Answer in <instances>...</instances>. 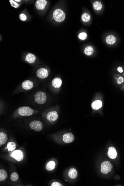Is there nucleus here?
Returning a JSON list of instances; mask_svg holds the SVG:
<instances>
[{
    "instance_id": "1",
    "label": "nucleus",
    "mask_w": 124,
    "mask_h": 186,
    "mask_svg": "<svg viewBox=\"0 0 124 186\" xmlns=\"http://www.w3.org/2000/svg\"><path fill=\"white\" fill-rule=\"evenodd\" d=\"M47 98L46 94L43 91H38L34 95L35 101L38 104H44L46 102Z\"/></svg>"
},
{
    "instance_id": "2",
    "label": "nucleus",
    "mask_w": 124,
    "mask_h": 186,
    "mask_svg": "<svg viewBox=\"0 0 124 186\" xmlns=\"http://www.w3.org/2000/svg\"><path fill=\"white\" fill-rule=\"evenodd\" d=\"M53 17L54 20L57 22H62L65 20L66 14L61 10L57 9L53 12Z\"/></svg>"
},
{
    "instance_id": "3",
    "label": "nucleus",
    "mask_w": 124,
    "mask_h": 186,
    "mask_svg": "<svg viewBox=\"0 0 124 186\" xmlns=\"http://www.w3.org/2000/svg\"><path fill=\"white\" fill-rule=\"evenodd\" d=\"M34 111L31 108L27 106L20 108L18 109V113L21 116H29L32 115Z\"/></svg>"
},
{
    "instance_id": "4",
    "label": "nucleus",
    "mask_w": 124,
    "mask_h": 186,
    "mask_svg": "<svg viewBox=\"0 0 124 186\" xmlns=\"http://www.w3.org/2000/svg\"><path fill=\"white\" fill-rule=\"evenodd\" d=\"M112 167L113 166L110 162L105 161L101 165V171L103 174H107L111 171Z\"/></svg>"
},
{
    "instance_id": "5",
    "label": "nucleus",
    "mask_w": 124,
    "mask_h": 186,
    "mask_svg": "<svg viewBox=\"0 0 124 186\" xmlns=\"http://www.w3.org/2000/svg\"><path fill=\"white\" fill-rule=\"evenodd\" d=\"M30 127L32 130L37 132H40L42 130L43 125L40 121L38 120H34L30 123Z\"/></svg>"
},
{
    "instance_id": "6",
    "label": "nucleus",
    "mask_w": 124,
    "mask_h": 186,
    "mask_svg": "<svg viewBox=\"0 0 124 186\" xmlns=\"http://www.w3.org/2000/svg\"><path fill=\"white\" fill-rule=\"evenodd\" d=\"M11 156L18 162H20L24 159V153L20 150H16L13 151L12 153Z\"/></svg>"
},
{
    "instance_id": "7",
    "label": "nucleus",
    "mask_w": 124,
    "mask_h": 186,
    "mask_svg": "<svg viewBox=\"0 0 124 186\" xmlns=\"http://www.w3.org/2000/svg\"><path fill=\"white\" fill-rule=\"evenodd\" d=\"M58 118V115L56 111H51L48 113L47 115V120L51 122H55Z\"/></svg>"
},
{
    "instance_id": "8",
    "label": "nucleus",
    "mask_w": 124,
    "mask_h": 186,
    "mask_svg": "<svg viewBox=\"0 0 124 186\" xmlns=\"http://www.w3.org/2000/svg\"><path fill=\"white\" fill-rule=\"evenodd\" d=\"M37 75L40 78H45L48 76V70L45 68H41L37 71Z\"/></svg>"
},
{
    "instance_id": "9",
    "label": "nucleus",
    "mask_w": 124,
    "mask_h": 186,
    "mask_svg": "<svg viewBox=\"0 0 124 186\" xmlns=\"http://www.w3.org/2000/svg\"><path fill=\"white\" fill-rule=\"evenodd\" d=\"M74 136L71 133H69L64 134L63 136V140L66 143H72L74 140Z\"/></svg>"
},
{
    "instance_id": "10",
    "label": "nucleus",
    "mask_w": 124,
    "mask_h": 186,
    "mask_svg": "<svg viewBox=\"0 0 124 186\" xmlns=\"http://www.w3.org/2000/svg\"><path fill=\"white\" fill-rule=\"evenodd\" d=\"M47 3V1L45 0H38L36 2L35 6L38 10H42L45 9Z\"/></svg>"
},
{
    "instance_id": "11",
    "label": "nucleus",
    "mask_w": 124,
    "mask_h": 186,
    "mask_svg": "<svg viewBox=\"0 0 124 186\" xmlns=\"http://www.w3.org/2000/svg\"><path fill=\"white\" fill-rule=\"evenodd\" d=\"M107 155L108 157L111 159H115L117 157V152L114 147H110L108 148Z\"/></svg>"
},
{
    "instance_id": "12",
    "label": "nucleus",
    "mask_w": 124,
    "mask_h": 186,
    "mask_svg": "<svg viewBox=\"0 0 124 186\" xmlns=\"http://www.w3.org/2000/svg\"><path fill=\"white\" fill-rule=\"evenodd\" d=\"M33 83L30 80H26L23 82L22 86L23 88L25 90H29L33 87Z\"/></svg>"
},
{
    "instance_id": "13",
    "label": "nucleus",
    "mask_w": 124,
    "mask_h": 186,
    "mask_svg": "<svg viewBox=\"0 0 124 186\" xmlns=\"http://www.w3.org/2000/svg\"><path fill=\"white\" fill-rule=\"evenodd\" d=\"M62 84V81L61 79L59 78H55L52 81V86L54 88H59L61 86Z\"/></svg>"
},
{
    "instance_id": "14",
    "label": "nucleus",
    "mask_w": 124,
    "mask_h": 186,
    "mask_svg": "<svg viewBox=\"0 0 124 186\" xmlns=\"http://www.w3.org/2000/svg\"><path fill=\"white\" fill-rule=\"evenodd\" d=\"M102 106V103L100 100L95 101L92 103L91 107L94 110H98Z\"/></svg>"
},
{
    "instance_id": "15",
    "label": "nucleus",
    "mask_w": 124,
    "mask_h": 186,
    "mask_svg": "<svg viewBox=\"0 0 124 186\" xmlns=\"http://www.w3.org/2000/svg\"><path fill=\"white\" fill-rule=\"evenodd\" d=\"M77 173H77V171L76 169L74 168H72L69 170V171L68 173V175L70 178L72 179H75L76 178V177H77V175H78Z\"/></svg>"
},
{
    "instance_id": "16",
    "label": "nucleus",
    "mask_w": 124,
    "mask_h": 186,
    "mask_svg": "<svg viewBox=\"0 0 124 186\" xmlns=\"http://www.w3.org/2000/svg\"><path fill=\"white\" fill-rule=\"evenodd\" d=\"M8 140L7 135L3 132L0 133V146L5 144Z\"/></svg>"
},
{
    "instance_id": "17",
    "label": "nucleus",
    "mask_w": 124,
    "mask_h": 186,
    "mask_svg": "<svg viewBox=\"0 0 124 186\" xmlns=\"http://www.w3.org/2000/svg\"><path fill=\"white\" fill-rule=\"evenodd\" d=\"M36 60V57L33 54L29 53L26 56L25 60L29 63H33Z\"/></svg>"
},
{
    "instance_id": "18",
    "label": "nucleus",
    "mask_w": 124,
    "mask_h": 186,
    "mask_svg": "<svg viewBox=\"0 0 124 186\" xmlns=\"http://www.w3.org/2000/svg\"><path fill=\"white\" fill-rule=\"evenodd\" d=\"M106 41L108 44H113L116 41V38L113 35H109L106 38Z\"/></svg>"
},
{
    "instance_id": "19",
    "label": "nucleus",
    "mask_w": 124,
    "mask_h": 186,
    "mask_svg": "<svg viewBox=\"0 0 124 186\" xmlns=\"http://www.w3.org/2000/svg\"><path fill=\"white\" fill-rule=\"evenodd\" d=\"M56 166V163L53 161L49 162L46 165V169L47 171H51L54 169Z\"/></svg>"
},
{
    "instance_id": "20",
    "label": "nucleus",
    "mask_w": 124,
    "mask_h": 186,
    "mask_svg": "<svg viewBox=\"0 0 124 186\" xmlns=\"http://www.w3.org/2000/svg\"><path fill=\"white\" fill-rule=\"evenodd\" d=\"M8 177L7 172L4 170H0V181H3L5 180Z\"/></svg>"
},
{
    "instance_id": "21",
    "label": "nucleus",
    "mask_w": 124,
    "mask_h": 186,
    "mask_svg": "<svg viewBox=\"0 0 124 186\" xmlns=\"http://www.w3.org/2000/svg\"><path fill=\"white\" fill-rule=\"evenodd\" d=\"M94 52L93 48L91 46H88L84 49V53L86 55H90Z\"/></svg>"
},
{
    "instance_id": "22",
    "label": "nucleus",
    "mask_w": 124,
    "mask_h": 186,
    "mask_svg": "<svg viewBox=\"0 0 124 186\" xmlns=\"http://www.w3.org/2000/svg\"><path fill=\"white\" fill-rule=\"evenodd\" d=\"M16 148V144L13 142H10L7 145V148L9 151H12Z\"/></svg>"
},
{
    "instance_id": "23",
    "label": "nucleus",
    "mask_w": 124,
    "mask_h": 186,
    "mask_svg": "<svg viewBox=\"0 0 124 186\" xmlns=\"http://www.w3.org/2000/svg\"><path fill=\"white\" fill-rule=\"evenodd\" d=\"M93 7L96 10H100L102 8V5L100 2L97 1L95 2L93 4Z\"/></svg>"
},
{
    "instance_id": "24",
    "label": "nucleus",
    "mask_w": 124,
    "mask_h": 186,
    "mask_svg": "<svg viewBox=\"0 0 124 186\" xmlns=\"http://www.w3.org/2000/svg\"><path fill=\"white\" fill-rule=\"evenodd\" d=\"M81 18H82V20L83 22H87L90 20V16L89 14L85 13L83 14L82 17H81Z\"/></svg>"
},
{
    "instance_id": "25",
    "label": "nucleus",
    "mask_w": 124,
    "mask_h": 186,
    "mask_svg": "<svg viewBox=\"0 0 124 186\" xmlns=\"http://www.w3.org/2000/svg\"><path fill=\"white\" fill-rule=\"evenodd\" d=\"M10 178L13 181H16L19 178V176L17 172H13L10 175Z\"/></svg>"
},
{
    "instance_id": "26",
    "label": "nucleus",
    "mask_w": 124,
    "mask_h": 186,
    "mask_svg": "<svg viewBox=\"0 0 124 186\" xmlns=\"http://www.w3.org/2000/svg\"><path fill=\"white\" fill-rule=\"evenodd\" d=\"M87 34L85 32H81L80 34H79L78 35V37L81 40H84L87 38Z\"/></svg>"
},
{
    "instance_id": "27",
    "label": "nucleus",
    "mask_w": 124,
    "mask_h": 186,
    "mask_svg": "<svg viewBox=\"0 0 124 186\" xmlns=\"http://www.w3.org/2000/svg\"><path fill=\"white\" fill-rule=\"evenodd\" d=\"M10 3L11 5L12 6V7H14V8H17L19 6V4H18V3H17L16 2L13 1V0H10Z\"/></svg>"
},
{
    "instance_id": "28",
    "label": "nucleus",
    "mask_w": 124,
    "mask_h": 186,
    "mask_svg": "<svg viewBox=\"0 0 124 186\" xmlns=\"http://www.w3.org/2000/svg\"><path fill=\"white\" fill-rule=\"evenodd\" d=\"M19 18L22 21H25L27 19V16L25 14L22 13L20 15Z\"/></svg>"
},
{
    "instance_id": "29",
    "label": "nucleus",
    "mask_w": 124,
    "mask_h": 186,
    "mask_svg": "<svg viewBox=\"0 0 124 186\" xmlns=\"http://www.w3.org/2000/svg\"><path fill=\"white\" fill-rule=\"evenodd\" d=\"M124 81V78L122 77H120L117 78V82L118 84H121Z\"/></svg>"
},
{
    "instance_id": "30",
    "label": "nucleus",
    "mask_w": 124,
    "mask_h": 186,
    "mask_svg": "<svg viewBox=\"0 0 124 186\" xmlns=\"http://www.w3.org/2000/svg\"><path fill=\"white\" fill-rule=\"evenodd\" d=\"M51 186H62V185L61 184L59 183V182H53Z\"/></svg>"
},
{
    "instance_id": "31",
    "label": "nucleus",
    "mask_w": 124,
    "mask_h": 186,
    "mask_svg": "<svg viewBox=\"0 0 124 186\" xmlns=\"http://www.w3.org/2000/svg\"><path fill=\"white\" fill-rule=\"evenodd\" d=\"M117 70H118V71H119V72H120V73H122L123 71L122 68V67H118V68H117Z\"/></svg>"
},
{
    "instance_id": "32",
    "label": "nucleus",
    "mask_w": 124,
    "mask_h": 186,
    "mask_svg": "<svg viewBox=\"0 0 124 186\" xmlns=\"http://www.w3.org/2000/svg\"><path fill=\"white\" fill-rule=\"evenodd\" d=\"M15 2H20V1H21V0H15Z\"/></svg>"
}]
</instances>
